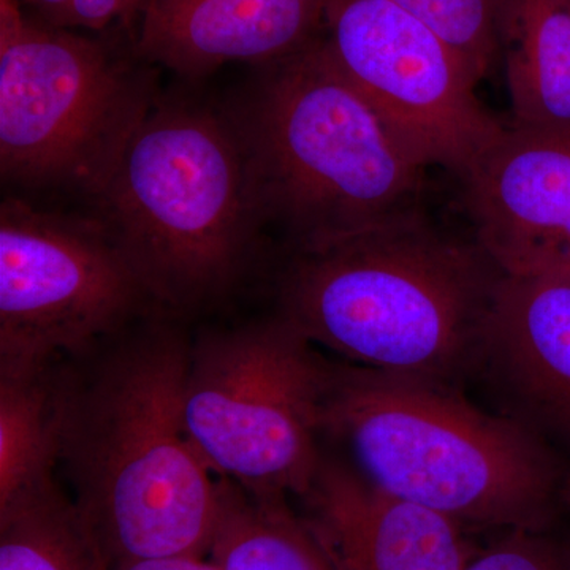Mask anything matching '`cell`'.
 Returning a JSON list of instances; mask_svg holds the SVG:
<instances>
[{"label": "cell", "instance_id": "1", "mask_svg": "<svg viewBox=\"0 0 570 570\" xmlns=\"http://www.w3.org/2000/svg\"><path fill=\"white\" fill-rule=\"evenodd\" d=\"M193 341L153 314L73 362L61 468L110 569L209 557L224 480L184 420Z\"/></svg>", "mask_w": 570, "mask_h": 570}, {"label": "cell", "instance_id": "15", "mask_svg": "<svg viewBox=\"0 0 570 570\" xmlns=\"http://www.w3.org/2000/svg\"><path fill=\"white\" fill-rule=\"evenodd\" d=\"M512 126L570 132V0H502Z\"/></svg>", "mask_w": 570, "mask_h": 570}, {"label": "cell", "instance_id": "9", "mask_svg": "<svg viewBox=\"0 0 570 570\" xmlns=\"http://www.w3.org/2000/svg\"><path fill=\"white\" fill-rule=\"evenodd\" d=\"M324 43L420 167L459 179L504 127L456 51L393 0H326Z\"/></svg>", "mask_w": 570, "mask_h": 570}, {"label": "cell", "instance_id": "11", "mask_svg": "<svg viewBox=\"0 0 570 570\" xmlns=\"http://www.w3.org/2000/svg\"><path fill=\"white\" fill-rule=\"evenodd\" d=\"M298 513L335 570H466L479 554L469 528L377 489L322 459Z\"/></svg>", "mask_w": 570, "mask_h": 570}, {"label": "cell", "instance_id": "20", "mask_svg": "<svg viewBox=\"0 0 570 570\" xmlns=\"http://www.w3.org/2000/svg\"><path fill=\"white\" fill-rule=\"evenodd\" d=\"M149 0H22L29 20L55 29L104 31L115 21L141 13Z\"/></svg>", "mask_w": 570, "mask_h": 570}, {"label": "cell", "instance_id": "19", "mask_svg": "<svg viewBox=\"0 0 570 570\" xmlns=\"http://www.w3.org/2000/svg\"><path fill=\"white\" fill-rule=\"evenodd\" d=\"M466 570H570V538L550 530L505 531Z\"/></svg>", "mask_w": 570, "mask_h": 570}, {"label": "cell", "instance_id": "2", "mask_svg": "<svg viewBox=\"0 0 570 570\" xmlns=\"http://www.w3.org/2000/svg\"><path fill=\"white\" fill-rule=\"evenodd\" d=\"M504 272L469 230L425 206L316 247L285 253L279 314L352 365L449 385L479 373Z\"/></svg>", "mask_w": 570, "mask_h": 570}, {"label": "cell", "instance_id": "12", "mask_svg": "<svg viewBox=\"0 0 570 570\" xmlns=\"http://www.w3.org/2000/svg\"><path fill=\"white\" fill-rule=\"evenodd\" d=\"M480 374L508 417L570 456V275L505 276Z\"/></svg>", "mask_w": 570, "mask_h": 570}, {"label": "cell", "instance_id": "22", "mask_svg": "<svg viewBox=\"0 0 570 570\" xmlns=\"http://www.w3.org/2000/svg\"><path fill=\"white\" fill-rule=\"evenodd\" d=\"M561 504L570 510V459L566 469L564 482H562Z\"/></svg>", "mask_w": 570, "mask_h": 570}, {"label": "cell", "instance_id": "4", "mask_svg": "<svg viewBox=\"0 0 570 570\" xmlns=\"http://www.w3.org/2000/svg\"><path fill=\"white\" fill-rule=\"evenodd\" d=\"M224 105L258 217L285 253L316 249L423 206L425 168L330 58L324 36L258 67Z\"/></svg>", "mask_w": 570, "mask_h": 570}, {"label": "cell", "instance_id": "16", "mask_svg": "<svg viewBox=\"0 0 570 570\" xmlns=\"http://www.w3.org/2000/svg\"><path fill=\"white\" fill-rule=\"evenodd\" d=\"M209 560L217 570H335L291 499L249 493L228 480Z\"/></svg>", "mask_w": 570, "mask_h": 570}, {"label": "cell", "instance_id": "14", "mask_svg": "<svg viewBox=\"0 0 570 570\" xmlns=\"http://www.w3.org/2000/svg\"><path fill=\"white\" fill-rule=\"evenodd\" d=\"M71 367L0 366V510L58 483Z\"/></svg>", "mask_w": 570, "mask_h": 570}, {"label": "cell", "instance_id": "10", "mask_svg": "<svg viewBox=\"0 0 570 570\" xmlns=\"http://www.w3.org/2000/svg\"><path fill=\"white\" fill-rule=\"evenodd\" d=\"M459 181L469 230L505 276L570 275V132L504 124Z\"/></svg>", "mask_w": 570, "mask_h": 570}, {"label": "cell", "instance_id": "3", "mask_svg": "<svg viewBox=\"0 0 570 570\" xmlns=\"http://www.w3.org/2000/svg\"><path fill=\"white\" fill-rule=\"evenodd\" d=\"M322 436L377 489L466 528L550 530L562 505L560 450L433 379L332 360Z\"/></svg>", "mask_w": 570, "mask_h": 570}, {"label": "cell", "instance_id": "5", "mask_svg": "<svg viewBox=\"0 0 570 570\" xmlns=\"http://www.w3.org/2000/svg\"><path fill=\"white\" fill-rule=\"evenodd\" d=\"M86 212L181 321L235 291L265 234L227 112L189 97L160 96Z\"/></svg>", "mask_w": 570, "mask_h": 570}, {"label": "cell", "instance_id": "17", "mask_svg": "<svg viewBox=\"0 0 570 570\" xmlns=\"http://www.w3.org/2000/svg\"><path fill=\"white\" fill-rule=\"evenodd\" d=\"M0 570H111L61 483L0 510Z\"/></svg>", "mask_w": 570, "mask_h": 570}, {"label": "cell", "instance_id": "8", "mask_svg": "<svg viewBox=\"0 0 570 570\" xmlns=\"http://www.w3.org/2000/svg\"><path fill=\"white\" fill-rule=\"evenodd\" d=\"M157 313L99 217L3 198L0 366L77 362Z\"/></svg>", "mask_w": 570, "mask_h": 570}, {"label": "cell", "instance_id": "7", "mask_svg": "<svg viewBox=\"0 0 570 570\" xmlns=\"http://www.w3.org/2000/svg\"><path fill=\"white\" fill-rule=\"evenodd\" d=\"M330 362L279 313L193 341L184 420L208 466L249 493L302 498L324 459Z\"/></svg>", "mask_w": 570, "mask_h": 570}, {"label": "cell", "instance_id": "13", "mask_svg": "<svg viewBox=\"0 0 570 570\" xmlns=\"http://www.w3.org/2000/svg\"><path fill=\"white\" fill-rule=\"evenodd\" d=\"M326 0H149L135 48L198 80L228 62L281 61L321 39Z\"/></svg>", "mask_w": 570, "mask_h": 570}, {"label": "cell", "instance_id": "6", "mask_svg": "<svg viewBox=\"0 0 570 570\" xmlns=\"http://www.w3.org/2000/svg\"><path fill=\"white\" fill-rule=\"evenodd\" d=\"M137 48L0 11V175L9 195L39 202L102 194L160 99Z\"/></svg>", "mask_w": 570, "mask_h": 570}, {"label": "cell", "instance_id": "21", "mask_svg": "<svg viewBox=\"0 0 570 570\" xmlns=\"http://www.w3.org/2000/svg\"><path fill=\"white\" fill-rule=\"evenodd\" d=\"M112 570H217V568L209 557H176L129 562Z\"/></svg>", "mask_w": 570, "mask_h": 570}, {"label": "cell", "instance_id": "18", "mask_svg": "<svg viewBox=\"0 0 570 570\" xmlns=\"http://www.w3.org/2000/svg\"><path fill=\"white\" fill-rule=\"evenodd\" d=\"M448 41L480 82L499 58L502 0H393Z\"/></svg>", "mask_w": 570, "mask_h": 570}]
</instances>
